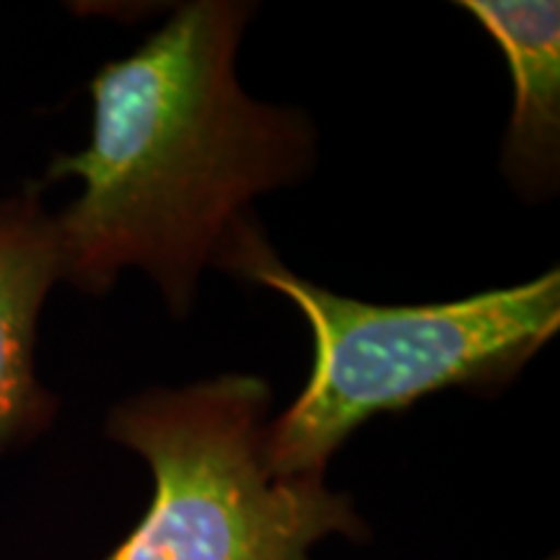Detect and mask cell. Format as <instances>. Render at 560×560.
<instances>
[{
    "label": "cell",
    "mask_w": 560,
    "mask_h": 560,
    "mask_svg": "<svg viewBox=\"0 0 560 560\" xmlns=\"http://www.w3.org/2000/svg\"><path fill=\"white\" fill-rule=\"evenodd\" d=\"M249 3L179 5L128 58L91 81L94 128L47 179L83 192L52 215L60 280L102 296L143 268L185 317L206 265L252 221L249 202L312 172L314 128L296 109L249 100L236 52Z\"/></svg>",
    "instance_id": "obj_1"
},
{
    "label": "cell",
    "mask_w": 560,
    "mask_h": 560,
    "mask_svg": "<svg viewBox=\"0 0 560 560\" xmlns=\"http://www.w3.org/2000/svg\"><path fill=\"white\" fill-rule=\"evenodd\" d=\"M219 268L289 296L314 335L310 382L265 429L276 475H325L332 454L369 418L408 410L433 392L503 387L560 325L558 268L459 301L382 306L293 276L255 219Z\"/></svg>",
    "instance_id": "obj_2"
},
{
    "label": "cell",
    "mask_w": 560,
    "mask_h": 560,
    "mask_svg": "<svg viewBox=\"0 0 560 560\" xmlns=\"http://www.w3.org/2000/svg\"><path fill=\"white\" fill-rule=\"evenodd\" d=\"M268 410V382L247 374L112 408L107 436L149 462L153 495L104 560H312L327 537L369 540L353 499L325 475L270 470Z\"/></svg>",
    "instance_id": "obj_3"
},
{
    "label": "cell",
    "mask_w": 560,
    "mask_h": 560,
    "mask_svg": "<svg viewBox=\"0 0 560 560\" xmlns=\"http://www.w3.org/2000/svg\"><path fill=\"white\" fill-rule=\"evenodd\" d=\"M42 185L0 198V454L30 444L52 423L58 400L34 369L37 325L60 280L52 215Z\"/></svg>",
    "instance_id": "obj_4"
},
{
    "label": "cell",
    "mask_w": 560,
    "mask_h": 560,
    "mask_svg": "<svg viewBox=\"0 0 560 560\" xmlns=\"http://www.w3.org/2000/svg\"><path fill=\"white\" fill-rule=\"evenodd\" d=\"M499 42L514 79L501 166L524 195L556 190L560 164V5L462 0Z\"/></svg>",
    "instance_id": "obj_5"
},
{
    "label": "cell",
    "mask_w": 560,
    "mask_h": 560,
    "mask_svg": "<svg viewBox=\"0 0 560 560\" xmlns=\"http://www.w3.org/2000/svg\"><path fill=\"white\" fill-rule=\"evenodd\" d=\"M545 560H558V556H552V558H545Z\"/></svg>",
    "instance_id": "obj_6"
}]
</instances>
